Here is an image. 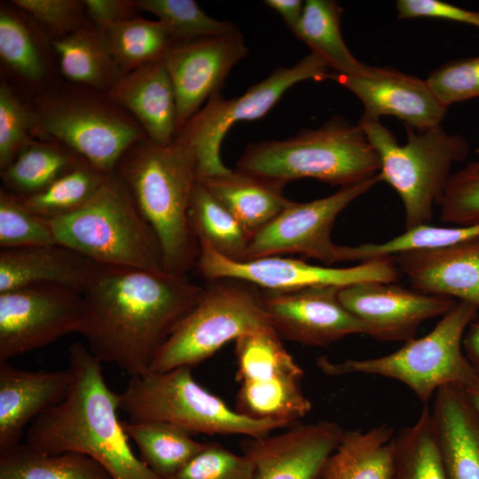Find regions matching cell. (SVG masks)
<instances>
[{
    "label": "cell",
    "instance_id": "c3c4849f",
    "mask_svg": "<svg viewBox=\"0 0 479 479\" xmlns=\"http://www.w3.org/2000/svg\"><path fill=\"white\" fill-rule=\"evenodd\" d=\"M83 3L86 16L102 32L115 24L135 18V12L138 10L137 1L85 0Z\"/></svg>",
    "mask_w": 479,
    "mask_h": 479
},
{
    "label": "cell",
    "instance_id": "603a6c76",
    "mask_svg": "<svg viewBox=\"0 0 479 479\" xmlns=\"http://www.w3.org/2000/svg\"><path fill=\"white\" fill-rule=\"evenodd\" d=\"M431 416L448 479H479V414L465 388L438 389Z\"/></svg>",
    "mask_w": 479,
    "mask_h": 479
},
{
    "label": "cell",
    "instance_id": "e0dca14e",
    "mask_svg": "<svg viewBox=\"0 0 479 479\" xmlns=\"http://www.w3.org/2000/svg\"><path fill=\"white\" fill-rule=\"evenodd\" d=\"M339 287H314L292 291L261 290L268 320L281 337L308 346L327 347L365 326L339 300Z\"/></svg>",
    "mask_w": 479,
    "mask_h": 479
},
{
    "label": "cell",
    "instance_id": "8992f818",
    "mask_svg": "<svg viewBox=\"0 0 479 479\" xmlns=\"http://www.w3.org/2000/svg\"><path fill=\"white\" fill-rule=\"evenodd\" d=\"M49 221L59 244L92 263L165 271L155 233L115 172L83 207Z\"/></svg>",
    "mask_w": 479,
    "mask_h": 479
},
{
    "label": "cell",
    "instance_id": "4316f807",
    "mask_svg": "<svg viewBox=\"0 0 479 479\" xmlns=\"http://www.w3.org/2000/svg\"><path fill=\"white\" fill-rule=\"evenodd\" d=\"M51 43L61 73L76 85L107 93L122 75L104 33L89 22Z\"/></svg>",
    "mask_w": 479,
    "mask_h": 479
},
{
    "label": "cell",
    "instance_id": "484cf974",
    "mask_svg": "<svg viewBox=\"0 0 479 479\" xmlns=\"http://www.w3.org/2000/svg\"><path fill=\"white\" fill-rule=\"evenodd\" d=\"M394 449L388 425L345 431L315 479H393Z\"/></svg>",
    "mask_w": 479,
    "mask_h": 479
},
{
    "label": "cell",
    "instance_id": "cb8c5ba5",
    "mask_svg": "<svg viewBox=\"0 0 479 479\" xmlns=\"http://www.w3.org/2000/svg\"><path fill=\"white\" fill-rule=\"evenodd\" d=\"M92 262L59 243L0 251V293L58 286L82 294Z\"/></svg>",
    "mask_w": 479,
    "mask_h": 479
},
{
    "label": "cell",
    "instance_id": "5b68a950",
    "mask_svg": "<svg viewBox=\"0 0 479 479\" xmlns=\"http://www.w3.org/2000/svg\"><path fill=\"white\" fill-rule=\"evenodd\" d=\"M357 123L379 156L380 181L390 185L402 200L405 230L429 224L452 175V167L469 153L467 141L440 126L418 132L406 126L407 141L401 145L380 119L362 114Z\"/></svg>",
    "mask_w": 479,
    "mask_h": 479
},
{
    "label": "cell",
    "instance_id": "ee69618b",
    "mask_svg": "<svg viewBox=\"0 0 479 479\" xmlns=\"http://www.w3.org/2000/svg\"><path fill=\"white\" fill-rule=\"evenodd\" d=\"M440 208L444 223L464 225L479 222V161L452 175Z\"/></svg>",
    "mask_w": 479,
    "mask_h": 479
},
{
    "label": "cell",
    "instance_id": "3957f363",
    "mask_svg": "<svg viewBox=\"0 0 479 479\" xmlns=\"http://www.w3.org/2000/svg\"><path fill=\"white\" fill-rule=\"evenodd\" d=\"M114 172L155 233L165 271L187 275L200 253L189 216L198 181L192 148L177 136L166 145L155 144L146 137L122 155Z\"/></svg>",
    "mask_w": 479,
    "mask_h": 479
},
{
    "label": "cell",
    "instance_id": "4fadbf2b",
    "mask_svg": "<svg viewBox=\"0 0 479 479\" xmlns=\"http://www.w3.org/2000/svg\"><path fill=\"white\" fill-rule=\"evenodd\" d=\"M381 182L379 175L341 187L335 192L306 202L290 201L249 241L244 261L285 254L314 258L327 266L341 263L342 246L331 233L338 216L355 200Z\"/></svg>",
    "mask_w": 479,
    "mask_h": 479
},
{
    "label": "cell",
    "instance_id": "44dd1931",
    "mask_svg": "<svg viewBox=\"0 0 479 479\" xmlns=\"http://www.w3.org/2000/svg\"><path fill=\"white\" fill-rule=\"evenodd\" d=\"M70 374L27 371L0 361V453L19 444L26 427L67 396Z\"/></svg>",
    "mask_w": 479,
    "mask_h": 479
},
{
    "label": "cell",
    "instance_id": "74e56055",
    "mask_svg": "<svg viewBox=\"0 0 479 479\" xmlns=\"http://www.w3.org/2000/svg\"><path fill=\"white\" fill-rule=\"evenodd\" d=\"M234 342L236 380L240 383L302 370L272 328L244 334Z\"/></svg>",
    "mask_w": 479,
    "mask_h": 479
},
{
    "label": "cell",
    "instance_id": "83f0119b",
    "mask_svg": "<svg viewBox=\"0 0 479 479\" xmlns=\"http://www.w3.org/2000/svg\"><path fill=\"white\" fill-rule=\"evenodd\" d=\"M302 377L303 370L242 381L235 410L253 420L279 421L290 426L312 408L301 386Z\"/></svg>",
    "mask_w": 479,
    "mask_h": 479
},
{
    "label": "cell",
    "instance_id": "7c38bea8",
    "mask_svg": "<svg viewBox=\"0 0 479 479\" xmlns=\"http://www.w3.org/2000/svg\"><path fill=\"white\" fill-rule=\"evenodd\" d=\"M199 244L195 266L203 277L212 281L239 280L265 291H292L314 287L342 288L367 281L393 283L400 273L392 256L339 268L315 265L280 255L233 261L219 255L205 242Z\"/></svg>",
    "mask_w": 479,
    "mask_h": 479
},
{
    "label": "cell",
    "instance_id": "f35d334b",
    "mask_svg": "<svg viewBox=\"0 0 479 479\" xmlns=\"http://www.w3.org/2000/svg\"><path fill=\"white\" fill-rule=\"evenodd\" d=\"M479 238V222L447 227L420 225L381 243L347 246L348 262H365L389 257L402 252L441 247Z\"/></svg>",
    "mask_w": 479,
    "mask_h": 479
},
{
    "label": "cell",
    "instance_id": "8d00e7d4",
    "mask_svg": "<svg viewBox=\"0 0 479 479\" xmlns=\"http://www.w3.org/2000/svg\"><path fill=\"white\" fill-rule=\"evenodd\" d=\"M106 176L83 161L43 191L21 199L29 210L40 216L48 220L61 217L83 207Z\"/></svg>",
    "mask_w": 479,
    "mask_h": 479
},
{
    "label": "cell",
    "instance_id": "836d02e7",
    "mask_svg": "<svg viewBox=\"0 0 479 479\" xmlns=\"http://www.w3.org/2000/svg\"><path fill=\"white\" fill-rule=\"evenodd\" d=\"M0 57L12 74L28 84H43L49 77V66L42 40L16 7H1Z\"/></svg>",
    "mask_w": 479,
    "mask_h": 479
},
{
    "label": "cell",
    "instance_id": "7402d4cb",
    "mask_svg": "<svg viewBox=\"0 0 479 479\" xmlns=\"http://www.w3.org/2000/svg\"><path fill=\"white\" fill-rule=\"evenodd\" d=\"M106 94L139 123L152 142L166 145L175 139L177 99L162 59L122 73Z\"/></svg>",
    "mask_w": 479,
    "mask_h": 479
},
{
    "label": "cell",
    "instance_id": "30bf717a",
    "mask_svg": "<svg viewBox=\"0 0 479 479\" xmlns=\"http://www.w3.org/2000/svg\"><path fill=\"white\" fill-rule=\"evenodd\" d=\"M268 328L272 327L263 308L261 290L239 280H214L158 349L150 372L192 368L229 342Z\"/></svg>",
    "mask_w": 479,
    "mask_h": 479
},
{
    "label": "cell",
    "instance_id": "7bdbcfd3",
    "mask_svg": "<svg viewBox=\"0 0 479 479\" xmlns=\"http://www.w3.org/2000/svg\"><path fill=\"white\" fill-rule=\"evenodd\" d=\"M169 479H254V467L244 454L238 455L217 443H207Z\"/></svg>",
    "mask_w": 479,
    "mask_h": 479
},
{
    "label": "cell",
    "instance_id": "f6af8a7d",
    "mask_svg": "<svg viewBox=\"0 0 479 479\" xmlns=\"http://www.w3.org/2000/svg\"><path fill=\"white\" fill-rule=\"evenodd\" d=\"M429 88L446 107L479 97V56L450 61L426 79Z\"/></svg>",
    "mask_w": 479,
    "mask_h": 479
},
{
    "label": "cell",
    "instance_id": "ab89813d",
    "mask_svg": "<svg viewBox=\"0 0 479 479\" xmlns=\"http://www.w3.org/2000/svg\"><path fill=\"white\" fill-rule=\"evenodd\" d=\"M138 9L158 18L175 42L230 35L239 28L226 20L206 14L192 0H139Z\"/></svg>",
    "mask_w": 479,
    "mask_h": 479
},
{
    "label": "cell",
    "instance_id": "f1b7e54d",
    "mask_svg": "<svg viewBox=\"0 0 479 479\" xmlns=\"http://www.w3.org/2000/svg\"><path fill=\"white\" fill-rule=\"evenodd\" d=\"M343 9L333 0H307L302 18L294 35L321 58L333 72L357 75L368 66L354 57L347 47L341 31Z\"/></svg>",
    "mask_w": 479,
    "mask_h": 479
},
{
    "label": "cell",
    "instance_id": "d4e9b609",
    "mask_svg": "<svg viewBox=\"0 0 479 479\" xmlns=\"http://www.w3.org/2000/svg\"><path fill=\"white\" fill-rule=\"evenodd\" d=\"M252 237L291 201L285 185L238 169L199 179Z\"/></svg>",
    "mask_w": 479,
    "mask_h": 479
},
{
    "label": "cell",
    "instance_id": "b9f144b4",
    "mask_svg": "<svg viewBox=\"0 0 479 479\" xmlns=\"http://www.w3.org/2000/svg\"><path fill=\"white\" fill-rule=\"evenodd\" d=\"M34 126L31 108L27 107L9 84L0 85V170L3 171L29 142Z\"/></svg>",
    "mask_w": 479,
    "mask_h": 479
},
{
    "label": "cell",
    "instance_id": "681fc988",
    "mask_svg": "<svg viewBox=\"0 0 479 479\" xmlns=\"http://www.w3.org/2000/svg\"><path fill=\"white\" fill-rule=\"evenodd\" d=\"M264 4L280 15L291 31L300 21L304 7L301 0H266Z\"/></svg>",
    "mask_w": 479,
    "mask_h": 479
},
{
    "label": "cell",
    "instance_id": "6da1fadb",
    "mask_svg": "<svg viewBox=\"0 0 479 479\" xmlns=\"http://www.w3.org/2000/svg\"><path fill=\"white\" fill-rule=\"evenodd\" d=\"M204 292L187 275L92 263L82 291L78 334L102 363L114 364L130 376L145 375Z\"/></svg>",
    "mask_w": 479,
    "mask_h": 479
},
{
    "label": "cell",
    "instance_id": "d6a6232c",
    "mask_svg": "<svg viewBox=\"0 0 479 479\" xmlns=\"http://www.w3.org/2000/svg\"><path fill=\"white\" fill-rule=\"evenodd\" d=\"M189 216L199 242L207 243L228 259L245 260L250 235L199 179L192 193Z\"/></svg>",
    "mask_w": 479,
    "mask_h": 479
},
{
    "label": "cell",
    "instance_id": "60d3db41",
    "mask_svg": "<svg viewBox=\"0 0 479 479\" xmlns=\"http://www.w3.org/2000/svg\"><path fill=\"white\" fill-rule=\"evenodd\" d=\"M50 221L29 210L22 199L0 190V247L19 248L57 244Z\"/></svg>",
    "mask_w": 479,
    "mask_h": 479
},
{
    "label": "cell",
    "instance_id": "ffe728a7",
    "mask_svg": "<svg viewBox=\"0 0 479 479\" xmlns=\"http://www.w3.org/2000/svg\"><path fill=\"white\" fill-rule=\"evenodd\" d=\"M399 272L421 293L469 302L479 308V238L392 256Z\"/></svg>",
    "mask_w": 479,
    "mask_h": 479
},
{
    "label": "cell",
    "instance_id": "e575fe53",
    "mask_svg": "<svg viewBox=\"0 0 479 479\" xmlns=\"http://www.w3.org/2000/svg\"><path fill=\"white\" fill-rule=\"evenodd\" d=\"M393 479H448L428 405L395 436Z\"/></svg>",
    "mask_w": 479,
    "mask_h": 479
},
{
    "label": "cell",
    "instance_id": "d6986e66",
    "mask_svg": "<svg viewBox=\"0 0 479 479\" xmlns=\"http://www.w3.org/2000/svg\"><path fill=\"white\" fill-rule=\"evenodd\" d=\"M364 105L365 115H392L418 131L440 126L447 108L426 80L395 69L367 67L357 75L334 74V79Z\"/></svg>",
    "mask_w": 479,
    "mask_h": 479
},
{
    "label": "cell",
    "instance_id": "f546056e",
    "mask_svg": "<svg viewBox=\"0 0 479 479\" xmlns=\"http://www.w3.org/2000/svg\"><path fill=\"white\" fill-rule=\"evenodd\" d=\"M122 426L137 444L141 459L163 479L176 475L206 445L185 428L170 422L122 420Z\"/></svg>",
    "mask_w": 479,
    "mask_h": 479
},
{
    "label": "cell",
    "instance_id": "1f68e13d",
    "mask_svg": "<svg viewBox=\"0 0 479 479\" xmlns=\"http://www.w3.org/2000/svg\"><path fill=\"white\" fill-rule=\"evenodd\" d=\"M0 479L113 478L98 461L85 454H47L20 443L0 453Z\"/></svg>",
    "mask_w": 479,
    "mask_h": 479
},
{
    "label": "cell",
    "instance_id": "ba28073f",
    "mask_svg": "<svg viewBox=\"0 0 479 479\" xmlns=\"http://www.w3.org/2000/svg\"><path fill=\"white\" fill-rule=\"evenodd\" d=\"M478 311L475 305L457 301L428 334L404 342L392 353L342 362L323 356L317 365L330 376L365 373L398 381L427 405L441 388H465L478 377L463 350L464 334L478 318Z\"/></svg>",
    "mask_w": 479,
    "mask_h": 479
},
{
    "label": "cell",
    "instance_id": "5bb4252c",
    "mask_svg": "<svg viewBox=\"0 0 479 479\" xmlns=\"http://www.w3.org/2000/svg\"><path fill=\"white\" fill-rule=\"evenodd\" d=\"M83 317L80 292L35 286L0 293V361L78 333Z\"/></svg>",
    "mask_w": 479,
    "mask_h": 479
},
{
    "label": "cell",
    "instance_id": "ac0fdd59",
    "mask_svg": "<svg viewBox=\"0 0 479 479\" xmlns=\"http://www.w3.org/2000/svg\"><path fill=\"white\" fill-rule=\"evenodd\" d=\"M344 432L338 423L321 420L247 437L241 449L253 464L254 479H315Z\"/></svg>",
    "mask_w": 479,
    "mask_h": 479
},
{
    "label": "cell",
    "instance_id": "52a82bcc",
    "mask_svg": "<svg viewBox=\"0 0 479 479\" xmlns=\"http://www.w3.org/2000/svg\"><path fill=\"white\" fill-rule=\"evenodd\" d=\"M31 109L32 134L61 144L106 175L146 137L139 123L106 93L79 85L50 89Z\"/></svg>",
    "mask_w": 479,
    "mask_h": 479
},
{
    "label": "cell",
    "instance_id": "bcb514c9",
    "mask_svg": "<svg viewBox=\"0 0 479 479\" xmlns=\"http://www.w3.org/2000/svg\"><path fill=\"white\" fill-rule=\"evenodd\" d=\"M11 3L46 27L53 38L67 35L87 23L83 1L12 0Z\"/></svg>",
    "mask_w": 479,
    "mask_h": 479
},
{
    "label": "cell",
    "instance_id": "d590c367",
    "mask_svg": "<svg viewBox=\"0 0 479 479\" xmlns=\"http://www.w3.org/2000/svg\"><path fill=\"white\" fill-rule=\"evenodd\" d=\"M103 33L122 74L162 59L176 43L159 20L138 17L115 24Z\"/></svg>",
    "mask_w": 479,
    "mask_h": 479
},
{
    "label": "cell",
    "instance_id": "277c9868",
    "mask_svg": "<svg viewBox=\"0 0 479 479\" xmlns=\"http://www.w3.org/2000/svg\"><path fill=\"white\" fill-rule=\"evenodd\" d=\"M236 169L285 185L314 178L341 188L376 177L380 159L358 123L334 118L286 139L248 145Z\"/></svg>",
    "mask_w": 479,
    "mask_h": 479
},
{
    "label": "cell",
    "instance_id": "9a60e30c",
    "mask_svg": "<svg viewBox=\"0 0 479 479\" xmlns=\"http://www.w3.org/2000/svg\"><path fill=\"white\" fill-rule=\"evenodd\" d=\"M339 300L362 322L366 335L381 342H404L415 338L423 322L444 316L457 302L380 281L342 287Z\"/></svg>",
    "mask_w": 479,
    "mask_h": 479
},
{
    "label": "cell",
    "instance_id": "4dcf8cb0",
    "mask_svg": "<svg viewBox=\"0 0 479 479\" xmlns=\"http://www.w3.org/2000/svg\"><path fill=\"white\" fill-rule=\"evenodd\" d=\"M82 161L79 155L61 144L33 139L1 171V177L4 189L26 198L43 191Z\"/></svg>",
    "mask_w": 479,
    "mask_h": 479
},
{
    "label": "cell",
    "instance_id": "7a4b0ae2",
    "mask_svg": "<svg viewBox=\"0 0 479 479\" xmlns=\"http://www.w3.org/2000/svg\"><path fill=\"white\" fill-rule=\"evenodd\" d=\"M67 370V396L30 423L26 444L47 454H85L113 479H163L132 451L118 417L120 394L107 386L102 362L85 344L75 342L68 349Z\"/></svg>",
    "mask_w": 479,
    "mask_h": 479
},
{
    "label": "cell",
    "instance_id": "2e32d148",
    "mask_svg": "<svg viewBox=\"0 0 479 479\" xmlns=\"http://www.w3.org/2000/svg\"><path fill=\"white\" fill-rule=\"evenodd\" d=\"M247 54L240 32L174 43L162 58L175 90L179 130ZM177 131V132H178Z\"/></svg>",
    "mask_w": 479,
    "mask_h": 479
},
{
    "label": "cell",
    "instance_id": "816d5d0a",
    "mask_svg": "<svg viewBox=\"0 0 479 479\" xmlns=\"http://www.w3.org/2000/svg\"><path fill=\"white\" fill-rule=\"evenodd\" d=\"M465 390L472 405L479 414V376L465 387Z\"/></svg>",
    "mask_w": 479,
    "mask_h": 479
},
{
    "label": "cell",
    "instance_id": "8fae6325",
    "mask_svg": "<svg viewBox=\"0 0 479 479\" xmlns=\"http://www.w3.org/2000/svg\"><path fill=\"white\" fill-rule=\"evenodd\" d=\"M318 56L310 53L292 67H279L267 78L251 86L243 95L224 98L212 96L177 132L196 156L198 179L230 170L220 157L222 141L238 122L264 116L294 85L306 81L334 78V72Z\"/></svg>",
    "mask_w": 479,
    "mask_h": 479
},
{
    "label": "cell",
    "instance_id": "7dc6e473",
    "mask_svg": "<svg viewBox=\"0 0 479 479\" xmlns=\"http://www.w3.org/2000/svg\"><path fill=\"white\" fill-rule=\"evenodd\" d=\"M396 7L398 19H441L479 27V11L464 9L440 0H398Z\"/></svg>",
    "mask_w": 479,
    "mask_h": 479
},
{
    "label": "cell",
    "instance_id": "f907efd6",
    "mask_svg": "<svg viewBox=\"0 0 479 479\" xmlns=\"http://www.w3.org/2000/svg\"><path fill=\"white\" fill-rule=\"evenodd\" d=\"M463 350L479 376V318L470 323L463 338Z\"/></svg>",
    "mask_w": 479,
    "mask_h": 479
},
{
    "label": "cell",
    "instance_id": "9c48e42d",
    "mask_svg": "<svg viewBox=\"0 0 479 479\" xmlns=\"http://www.w3.org/2000/svg\"><path fill=\"white\" fill-rule=\"evenodd\" d=\"M120 409L130 421H166L192 434L255 437L289 427L283 422L256 420L239 413L200 386L187 366L131 376L120 393Z\"/></svg>",
    "mask_w": 479,
    "mask_h": 479
}]
</instances>
